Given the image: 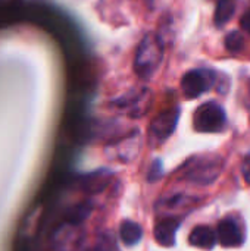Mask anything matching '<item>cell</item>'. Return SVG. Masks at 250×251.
Wrapping results in <instances>:
<instances>
[{"label":"cell","instance_id":"16","mask_svg":"<svg viewBox=\"0 0 250 251\" xmlns=\"http://www.w3.org/2000/svg\"><path fill=\"white\" fill-rule=\"evenodd\" d=\"M240 25H242V28H243L246 32H249L250 34V6L248 7V10L243 13V16L240 18Z\"/></svg>","mask_w":250,"mask_h":251},{"label":"cell","instance_id":"12","mask_svg":"<svg viewBox=\"0 0 250 251\" xmlns=\"http://www.w3.org/2000/svg\"><path fill=\"white\" fill-rule=\"evenodd\" d=\"M90 204L88 203H80V204H75L72 207H69L65 213V221L66 224H71V225H78L81 224L90 213Z\"/></svg>","mask_w":250,"mask_h":251},{"label":"cell","instance_id":"14","mask_svg":"<svg viewBox=\"0 0 250 251\" xmlns=\"http://www.w3.org/2000/svg\"><path fill=\"white\" fill-rule=\"evenodd\" d=\"M162 175V165L159 160H156L153 165H152V169H150V175H149V179L153 181V179H158L159 176Z\"/></svg>","mask_w":250,"mask_h":251},{"label":"cell","instance_id":"5","mask_svg":"<svg viewBox=\"0 0 250 251\" xmlns=\"http://www.w3.org/2000/svg\"><path fill=\"white\" fill-rule=\"evenodd\" d=\"M221 169H222L221 159H203L187 172V178L197 184H209L218 178Z\"/></svg>","mask_w":250,"mask_h":251},{"label":"cell","instance_id":"6","mask_svg":"<svg viewBox=\"0 0 250 251\" xmlns=\"http://www.w3.org/2000/svg\"><path fill=\"white\" fill-rule=\"evenodd\" d=\"M217 235L224 247H237L243 243V232L234 219H224L220 222Z\"/></svg>","mask_w":250,"mask_h":251},{"label":"cell","instance_id":"8","mask_svg":"<svg viewBox=\"0 0 250 251\" xmlns=\"http://www.w3.org/2000/svg\"><path fill=\"white\" fill-rule=\"evenodd\" d=\"M189 241L192 246L197 247V249H205V250H211L215 246L217 241V235L215 232L209 228V226H197L193 229V232L189 237Z\"/></svg>","mask_w":250,"mask_h":251},{"label":"cell","instance_id":"4","mask_svg":"<svg viewBox=\"0 0 250 251\" xmlns=\"http://www.w3.org/2000/svg\"><path fill=\"white\" fill-rule=\"evenodd\" d=\"M180 112L181 110L177 106L161 112L150 124V135L158 141L167 140L177 128V124L180 119Z\"/></svg>","mask_w":250,"mask_h":251},{"label":"cell","instance_id":"2","mask_svg":"<svg viewBox=\"0 0 250 251\" xmlns=\"http://www.w3.org/2000/svg\"><path fill=\"white\" fill-rule=\"evenodd\" d=\"M225 122V112L215 101H208L199 106L193 118L194 129L199 132H220L224 129Z\"/></svg>","mask_w":250,"mask_h":251},{"label":"cell","instance_id":"11","mask_svg":"<svg viewBox=\"0 0 250 251\" xmlns=\"http://www.w3.org/2000/svg\"><path fill=\"white\" fill-rule=\"evenodd\" d=\"M119 234H121V240L127 246H134L141 240L143 231L139 224H136L133 221H125L119 228Z\"/></svg>","mask_w":250,"mask_h":251},{"label":"cell","instance_id":"13","mask_svg":"<svg viewBox=\"0 0 250 251\" xmlns=\"http://www.w3.org/2000/svg\"><path fill=\"white\" fill-rule=\"evenodd\" d=\"M224 44H225V49L230 53H240L243 50V47H245V37L239 31H231L225 37Z\"/></svg>","mask_w":250,"mask_h":251},{"label":"cell","instance_id":"15","mask_svg":"<svg viewBox=\"0 0 250 251\" xmlns=\"http://www.w3.org/2000/svg\"><path fill=\"white\" fill-rule=\"evenodd\" d=\"M242 174H243V178L245 181L250 185V154L245 157L243 160V165H242Z\"/></svg>","mask_w":250,"mask_h":251},{"label":"cell","instance_id":"10","mask_svg":"<svg viewBox=\"0 0 250 251\" xmlns=\"http://www.w3.org/2000/svg\"><path fill=\"white\" fill-rule=\"evenodd\" d=\"M236 12V1L234 0H218L217 7H215V16L214 21L217 26H222L227 24Z\"/></svg>","mask_w":250,"mask_h":251},{"label":"cell","instance_id":"7","mask_svg":"<svg viewBox=\"0 0 250 251\" xmlns=\"http://www.w3.org/2000/svg\"><path fill=\"white\" fill-rule=\"evenodd\" d=\"M178 229V221L174 218L164 219L155 226V238L161 246L171 247L175 243V234Z\"/></svg>","mask_w":250,"mask_h":251},{"label":"cell","instance_id":"3","mask_svg":"<svg viewBox=\"0 0 250 251\" xmlns=\"http://www.w3.org/2000/svg\"><path fill=\"white\" fill-rule=\"evenodd\" d=\"M215 82V74L211 69H193L181 78V90L186 99H197L209 91Z\"/></svg>","mask_w":250,"mask_h":251},{"label":"cell","instance_id":"9","mask_svg":"<svg viewBox=\"0 0 250 251\" xmlns=\"http://www.w3.org/2000/svg\"><path fill=\"white\" fill-rule=\"evenodd\" d=\"M109 181H111V174L106 171H99L83 178L81 190H84L85 193H99L106 188Z\"/></svg>","mask_w":250,"mask_h":251},{"label":"cell","instance_id":"1","mask_svg":"<svg viewBox=\"0 0 250 251\" xmlns=\"http://www.w3.org/2000/svg\"><path fill=\"white\" fill-rule=\"evenodd\" d=\"M164 53H165V44L161 35L147 34L139 44L134 59V71L137 76L141 79L152 78L158 71L159 65L162 63Z\"/></svg>","mask_w":250,"mask_h":251}]
</instances>
